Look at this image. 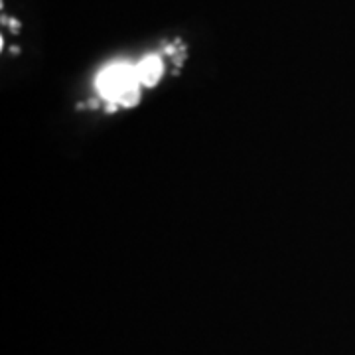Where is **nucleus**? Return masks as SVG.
Segmentation results:
<instances>
[{"label":"nucleus","instance_id":"1","mask_svg":"<svg viewBox=\"0 0 355 355\" xmlns=\"http://www.w3.org/2000/svg\"><path fill=\"white\" fill-rule=\"evenodd\" d=\"M140 85L142 81L137 71V65L125 64V62L111 64L97 77L99 95L113 105H135Z\"/></svg>","mask_w":355,"mask_h":355},{"label":"nucleus","instance_id":"2","mask_svg":"<svg viewBox=\"0 0 355 355\" xmlns=\"http://www.w3.org/2000/svg\"><path fill=\"white\" fill-rule=\"evenodd\" d=\"M137 71H139L142 85H154L162 77L164 65H162V60L158 55H148L140 64H137Z\"/></svg>","mask_w":355,"mask_h":355}]
</instances>
